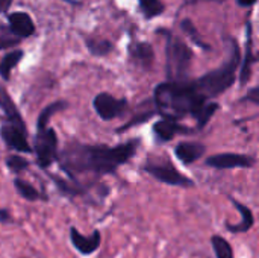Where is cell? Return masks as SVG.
<instances>
[{
	"label": "cell",
	"instance_id": "cb8c5ba5",
	"mask_svg": "<svg viewBox=\"0 0 259 258\" xmlns=\"http://www.w3.org/2000/svg\"><path fill=\"white\" fill-rule=\"evenodd\" d=\"M6 166H8V169H9L11 172L20 173V172H23L24 169L29 167V161L24 160V158L20 157V155H11V157H8V160H6Z\"/></svg>",
	"mask_w": 259,
	"mask_h": 258
},
{
	"label": "cell",
	"instance_id": "e0dca14e",
	"mask_svg": "<svg viewBox=\"0 0 259 258\" xmlns=\"http://www.w3.org/2000/svg\"><path fill=\"white\" fill-rule=\"evenodd\" d=\"M64 108H67V102H64V100H58V102H53V103L47 105V106L39 113V116H38L36 131H41V129H44V128H47V123L50 122V119H52L56 113L62 111Z\"/></svg>",
	"mask_w": 259,
	"mask_h": 258
},
{
	"label": "cell",
	"instance_id": "ffe728a7",
	"mask_svg": "<svg viewBox=\"0 0 259 258\" xmlns=\"http://www.w3.org/2000/svg\"><path fill=\"white\" fill-rule=\"evenodd\" d=\"M211 243H212V248H214V252H215V257L217 258H234L232 246H231V243L225 237L212 236Z\"/></svg>",
	"mask_w": 259,
	"mask_h": 258
},
{
	"label": "cell",
	"instance_id": "4fadbf2b",
	"mask_svg": "<svg viewBox=\"0 0 259 258\" xmlns=\"http://www.w3.org/2000/svg\"><path fill=\"white\" fill-rule=\"evenodd\" d=\"M9 24L14 33L18 36H30L35 32V24L26 12H14L9 15Z\"/></svg>",
	"mask_w": 259,
	"mask_h": 258
},
{
	"label": "cell",
	"instance_id": "3957f363",
	"mask_svg": "<svg viewBox=\"0 0 259 258\" xmlns=\"http://www.w3.org/2000/svg\"><path fill=\"white\" fill-rule=\"evenodd\" d=\"M238 62H240V52H238V47L234 44L229 61L223 64L222 67H219L217 70H212L206 73L205 76H202L200 79L194 81V85L206 99L220 96L222 93L229 90L232 84L235 82V71H237Z\"/></svg>",
	"mask_w": 259,
	"mask_h": 258
},
{
	"label": "cell",
	"instance_id": "9a60e30c",
	"mask_svg": "<svg viewBox=\"0 0 259 258\" xmlns=\"http://www.w3.org/2000/svg\"><path fill=\"white\" fill-rule=\"evenodd\" d=\"M0 108L3 109V113L6 114V120L9 123L18 125V126H24V122L17 109V106L14 105V102L11 100L9 94L0 87Z\"/></svg>",
	"mask_w": 259,
	"mask_h": 258
},
{
	"label": "cell",
	"instance_id": "f1b7e54d",
	"mask_svg": "<svg viewBox=\"0 0 259 258\" xmlns=\"http://www.w3.org/2000/svg\"><path fill=\"white\" fill-rule=\"evenodd\" d=\"M256 3V0H238V5L244 6V8H250Z\"/></svg>",
	"mask_w": 259,
	"mask_h": 258
},
{
	"label": "cell",
	"instance_id": "d6986e66",
	"mask_svg": "<svg viewBox=\"0 0 259 258\" xmlns=\"http://www.w3.org/2000/svg\"><path fill=\"white\" fill-rule=\"evenodd\" d=\"M21 58H23V52H21V50H14V52L5 55V58H3L2 62H0V75H2V78H3L5 81L9 79L12 68L20 62Z\"/></svg>",
	"mask_w": 259,
	"mask_h": 258
},
{
	"label": "cell",
	"instance_id": "5b68a950",
	"mask_svg": "<svg viewBox=\"0 0 259 258\" xmlns=\"http://www.w3.org/2000/svg\"><path fill=\"white\" fill-rule=\"evenodd\" d=\"M36 163L41 169H47L58 160V135L53 128H44L36 131L35 137Z\"/></svg>",
	"mask_w": 259,
	"mask_h": 258
},
{
	"label": "cell",
	"instance_id": "603a6c76",
	"mask_svg": "<svg viewBox=\"0 0 259 258\" xmlns=\"http://www.w3.org/2000/svg\"><path fill=\"white\" fill-rule=\"evenodd\" d=\"M87 46H88V50L96 56H105L112 50V44L109 41H106V40H97V41L96 40H88Z\"/></svg>",
	"mask_w": 259,
	"mask_h": 258
},
{
	"label": "cell",
	"instance_id": "44dd1931",
	"mask_svg": "<svg viewBox=\"0 0 259 258\" xmlns=\"http://www.w3.org/2000/svg\"><path fill=\"white\" fill-rule=\"evenodd\" d=\"M14 187L20 193V196L24 198V199H27V201H38V199H41L39 192L32 184H29V182H26V181H23L20 178H17L14 181Z\"/></svg>",
	"mask_w": 259,
	"mask_h": 258
},
{
	"label": "cell",
	"instance_id": "8992f818",
	"mask_svg": "<svg viewBox=\"0 0 259 258\" xmlns=\"http://www.w3.org/2000/svg\"><path fill=\"white\" fill-rule=\"evenodd\" d=\"M144 170L152 175L155 179H158L159 182L168 184V186H175V187H194L193 179L187 178L185 175H182L170 161H164V163H149L146 164Z\"/></svg>",
	"mask_w": 259,
	"mask_h": 258
},
{
	"label": "cell",
	"instance_id": "ba28073f",
	"mask_svg": "<svg viewBox=\"0 0 259 258\" xmlns=\"http://www.w3.org/2000/svg\"><path fill=\"white\" fill-rule=\"evenodd\" d=\"M205 163L209 167L228 170V169H250L256 164V160L255 157H250V155L226 152V154L211 155Z\"/></svg>",
	"mask_w": 259,
	"mask_h": 258
},
{
	"label": "cell",
	"instance_id": "6da1fadb",
	"mask_svg": "<svg viewBox=\"0 0 259 258\" xmlns=\"http://www.w3.org/2000/svg\"><path fill=\"white\" fill-rule=\"evenodd\" d=\"M140 140H131L117 146H91L74 143L65 148L61 157V167L70 175L96 173L109 175L129 163L138 149Z\"/></svg>",
	"mask_w": 259,
	"mask_h": 258
},
{
	"label": "cell",
	"instance_id": "9c48e42d",
	"mask_svg": "<svg viewBox=\"0 0 259 258\" xmlns=\"http://www.w3.org/2000/svg\"><path fill=\"white\" fill-rule=\"evenodd\" d=\"M2 138L6 143V146H9L11 149L17 151V152H23V154H30L32 148L29 146L27 141V132H26V126H18L14 123L6 122L2 126Z\"/></svg>",
	"mask_w": 259,
	"mask_h": 258
},
{
	"label": "cell",
	"instance_id": "277c9868",
	"mask_svg": "<svg viewBox=\"0 0 259 258\" xmlns=\"http://www.w3.org/2000/svg\"><path fill=\"white\" fill-rule=\"evenodd\" d=\"M193 53L190 47L178 38H170L167 46V73L175 82L185 81Z\"/></svg>",
	"mask_w": 259,
	"mask_h": 258
},
{
	"label": "cell",
	"instance_id": "ac0fdd59",
	"mask_svg": "<svg viewBox=\"0 0 259 258\" xmlns=\"http://www.w3.org/2000/svg\"><path fill=\"white\" fill-rule=\"evenodd\" d=\"M249 29V33H247V47H246V56H244V62H243V67H241V73H240V82L241 85H244L249 79H250V75H252V64L255 61L253 58V52H252V35H250V24L247 26Z\"/></svg>",
	"mask_w": 259,
	"mask_h": 258
},
{
	"label": "cell",
	"instance_id": "484cf974",
	"mask_svg": "<svg viewBox=\"0 0 259 258\" xmlns=\"http://www.w3.org/2000/svg\"><path fill=\"white\" fill-rule=\"evenodd\" d=\"M182 29L188 32V35H190V36H191V38H193V40H194V41L197 43V46H202V47L208 49V47H206V46H205V44H203V43L200 41V38L197 36L196 27L193 26V23H191L190 20H184V21H182Z\"/></svg>",
	"mask_w": 259,
	"mask_h": 258
},
{
	"label": "cell",
	"instance_id": "7a4b0ae2",
	"mask_svg": "<svg viewBox=\"0 0 259 258\" xmlns=\"http://www.w3.org/2000/svg\"><path fill=\"white\" fill-rule=\"evenodd\" d=\"M155 105L164 119L176 122L178 119L191 116L196 119L199 128H203L219 109V103L208 102L194 82L187 81L159 84L155 90Z\"/></svg>",
	"mask_w": 259,
	"mask_h": 258
},
{
	"label": "cell",
	"instance_id": "83f0119b",
	"mask_svg": "<svg viewBox=\"0 0 259 258\" xmlns=\"http://www.w3.org/2000/svg\"><path fill=\"white\" fill-rule=\"evenodd\" d=\"M11 220H12V219H11V216H9L8 210L0 208V222H2V224H9Z\"/></svg>",
	"mask_w": 259,
	"mask_h": 258
},
{
	"label": "cell",
	"instance_id": "4316f807",
	"mask_svg": "<svg viewBox=\"0 0 259 258\" xmlns=\"http://www.w3.org/2000/svg\"><path fill=\"white\" fill-rule=\"evenodd\" d=\"M259 90L258 87H255V88H252V91H250V94L249 96H246L244 99H247V100H250V102H253L255 105H259V96H258Z\"/></svg>",
	"mask_w": 259,
	"mask_h": 258
},
{
	"label": "cell",
	"instance_id": "d4e9b609",
	"mask_svg": "<svg viewBox=\"0 0 259 258\" xmlns=\"http://www.w3.org/2000/svg\"><path fill=\"white\" fill-rule=\"evenodd\" d=\"M153 114H155L153 111H147V113H144L143 116H135V117L127 123V125H124V126L118 128L117 131H118V132H123V131H127V129H131V128H134V126H137V125H141V123H144L146 120H149Z\"/></svg>",
	"mask_w": 259,
	"mask_h": 258
},
{
	"label": "cell",
	"instance_id": "30bf717a",
	"mask_svg": "<svg viewBox=\"0 0 259 258\" xmlns=\"http://www.w3.org/2000/svg\"><path fill=\"white\" fill-rule=\"evenodd\" d=\"M70 239H71L73 246L82 255H91V254H94L100 248V243H102V234L97 230L91 236H83L76 228H71L70 230Z\"/></svg>",
	"mask_w": 259,
	"mask_h": 258
},
{
	"label": "cell",
	"instance_id": "8fae6325",
	"mask_svg": "<svg viewBox=\"0 0 259 258\" xmlns=\"http://www.w3.org/2000/svg\"><path fill=\"white\" fill-rule=\"evenodd\" d=\"M205 151H206V148L202 143H197V141H182V143H179L175 148V155H176V158L182 164L190 166V164L196 163L197 160H200L205 155Z\"/></svg>",
	"mask_w": 259,
	"mask_h": 258
},
{
	"label": "cell",
	"instance_id": "2e32d148",
	"mask_svg": "<svg viewBox=\"0 0 259 258\" xmlns=\"http://www.w3.org/2000/svg\"><path fill=\"white\" fill-rule=\"evenodd\" d=\"M131 53L144 67H150L153 62V49L147 43H135L131 49Z\"/></svg>",
	"mask_w": 259,
	"mask_h": 258
},
{
	"label": "cell",
	"instance_id": "7c38bea8",
	"mask_svg": "<svg viewBox=\"0 0 259 258\" xmlns=\"http://www.w3.org/2000/svg\"><path fill=\"white\" fill-rule=\"evenodd\" d=\"M190 129L188 128H184L181 126L179 123H176L175 120H170V119H162V120H158L155 125H153V132H155V137L158 138V141H170L178 132H188Z\"/></svg>",
	"mask_w": 259,
	"mask_h": 258
},
{
	"label": "cell",
	"instance_id": "52a82bcc",
	"mask_svg": "<svg viewBox=\"0 0 259 258\" xmlns=\"http://www.w3.org/2000/svg\"><path fill=\"white\" fill-rule=\"evenodd\" d=\"M93 106L102 120L109 122V120L118 119L124 114V111L127 108V100L117 99L109 93H100L94 97Z\"/></svg>",
	"mask_w": 259,
	"mask_h": 258
},
{
	"label": "cell",
	"instance_id": "5bb4252c",
	"mask_svg": "<svg viewBox=\"0 0 259 258\" xmlns=\"http://www.w3.org/2000/svg\"><path fill=\"white\" fill-rule=\"evenodd\" d=\"M231 201H232V204L237 207V210L240 211V214H241V222H240V224H235V225L228 224V225H226L228 230H229L231 233H249V231L253 228V225H255V217H253L252 210H250L249 207L243 205L241 202L235 201V199H231Z\"/></svg>",
	"mask_w": 259,
	"mask_h": 258
},
{
	"label": "cell",
	"instance_id": "7402d4cb",
	"mask_svg": "<svg viewBox=\"0 0 259 258\" xmlns=\"http://www.w3.org/2000/svg\"><path fill=\"white\" fill-rule=\"evenodd\" d=\"M140 8L147 18H153L164 12V5L159 0H140Z\"/></svg>",
	"mask_w": 259,
	"mask_h": 258
}]
</instances>
